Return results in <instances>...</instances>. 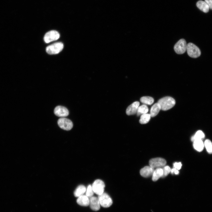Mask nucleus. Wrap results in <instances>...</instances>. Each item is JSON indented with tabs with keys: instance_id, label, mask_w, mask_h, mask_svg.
<instances>
[{
	"instance_id": "obj_19",
	"label": "nucleus",
	"mask_w": 212,
	"mask_h": 212,
	"mask_svg": "<svg viewBox=\"0 0 212 212\" xmlns=\"http://www.w3.org/2000/svg\"><path fill=\"white\" fill-rule=\"evenodd\" d=\"M193 142V147L196 150L201 152L203 150L204 145L202 140H196Z\"/></svg>"
},
{
	"instance_id": "obj_2",
	"label": "nucleus",
	"mask_w": 212,
	"mask_h": 212,
	"mask_svg": "<svg viewBox=\"0 0 212 212\" xmlns=\"http://www.w3.org/2000/svg\"><path fill=\"white\" fill-rule=\"evenodd\" d=\"M186 51L188 56L192 58H197L201 54V51L199 48L192 43H189L187 44Z\"/></svg>"
},
{
	"instance_id": "obj_26",
	"label": "nucleus",
	"mask_w": 212,
	"mask_h": 212,
	"mask_svg": "<svg viewBox=\"0 0 212 212\" xmlns=\"http://www.w3.org/2000/svg\"><path fill=\"white\" fill-rule=\"evenodd\" d=\"M163 170V174L162 177H164L167 176L171 171V169L168 166H166L162 168Z\"/></svg>"
},
{
	"instance_id": "obj_6",
	"label": "nucleus",
	"mask_w": 212,
	"mask_h": 212,
	"mask_svg": "<svg viewBox=\"0 0 212 212\" xmlns=\"http://www.w3.org/2000/svg\"><path fill=\"white\" fill-rule=\"evenodd\" d=\"M186 41L183 39L179 40L175 45L174 49L175 52L178 54H182L186 50Z\"/></svg>"
},
{
	"instance_id": "obj_27",
	"label": "nucleus",
	"mask_w": 212,
	"mask_h": 212,
	"mask_svg": "<svg viewBox=\"0 0 212 212\" xmlns=\"http://www.w3.org/2000/svg\"><path fill=\"white\" fill-rule=\"evenodd\" d=\"M174 168L178 170H180L181 167L182 165L181 162H175L173 164Z\"/></svg>"
},
{
	"instance_id": "obj_1",
	"label": "nucleus",
	"mask_w": 212,
	"mask_h": 212,
	"mask_svg": "<svg viewBox=\"0 0 212 212\" xmlns=\"http://www.w3.org/2000/svg\"><path fill=\"white\" fill-rule=\"evenodd\" d=\"M158 103L160 105L161 110L166 111L173 107L175 104V101L173 98L167 96L159 100Z\"/></svg>"
},
{
	"instance_id": "obj_29",
	"label": "nucleus",
	"mask_w": 212,
	"mask_h": 212,
	"mask_svg": "<svg viewBox=\"0 0 212 212\" xmlns=\"http://www.w3.org/2000/svg\"><path fill=\"white\" fill-rule=\"evenodd\" d=\"M170 172L171 174L174 173L176 175H178L179 173L178 170L174 168L171 169Z\"/></svg>"
},
{
	"instance_id": "obj_22",
	"label": "nucleus",
	"mask_w": 212,
	"mask_h": 212,
	"mask_svg": "<svg viewBox=\"0 0 212 212\" xmlns=\"http://www.w3.org/2000/svg\"><path fill=\"white\" fill-rule=\"evenodd\" d=\"M204 137L205 135L203 132L201 130H198L196 132L194 135L191 137V140L193 142L196 140H202Z\"/></svg>"
},
{
	"instance_id": "obj_17",
	"label": "nucleus",
	"mask_w": 212,
	"mask_h": 212,
	"mask_svg": "<svg viewBox=\"0 0 212 212\" xmlns=\"http://www.w3.org/2000/svg\"><path fill=\"white\" fill-rule=\"evenodd\" d=\"M85 187L82 185L79 186L74 191V194L75 196L79 197L83 195L86 191Z\"/></svg>"
},
{
	"instance_id": "obj_21",
	"label": "nucleus",
	"mask_w": 212,
	"mask_h": 212,
	"mask_svg": "<svg viewBox=\"0 0 212 212\" xmlns=\"http://www.w3.org/2000/svg\"><path fill=\"white\" fill-rule=\"evenodd\" d=\"M140 101L143 104L151 105L153 103L154 100L153 98L150 97L144 96L140 98Z\"/></svg>"
},
{
	"instance_id": "obj_5",
	"label": "nucleus",
	"mask_w": 212,
	"mask_h": 212,
	"mask_svg": "<svg viewBox=\"0 0 212 212\" xmlns=\"http://www.w3.org/2000/svg\"><path fill=\"white\" fill-rule=\"evenodd\" d=\"M98 198L100 205L103 207L107 208L110 207L112 203V201L110 196L107 193H103L99 195Z\"/></svg>"
},
{
	"instance_id": "obj_3",
	"label": "nucleus",
	"mask_w": 212,
	"mask_h": 212,
	"mask_svg": "<svg viewBox=\"0 0 212 212\" xmlns=\"http://www.w3.org/2000/svg\"><path fill=\"white\" fill-rule=\"evenodd\" d=\"M63 47V44L61 42H56L47 47L46 51L49 54H57L62 50Z\"/></svg>"
},
{
	"instance_id": "obj_11",
	"label": "nucleus",
	"mask_w": 212,
	"mask_h": 212,
	"mask_svg": "<svg viewBox=\"0 0 212 212\" xmlns=\"http://www.w3.org/2000/svg\"><path fill=\"white\" fill-rule=\"evenodd\" d=\"M139 105L140 102L138 101L133 102L127 108L126 111V114L130 115L136 113Z\"/></svg>"
},
{
	"instance_id": "obj_18",
	"label": "nucleus",
	"mask_w": 212,
	"mask_h": 212,
	"mask_svg": "<svg viewBox=\"0 0 212 212\" xmlns=\"http://www.w3.org/2000/svg\"><path fill=\"white\" fill-rule=\"evenodd\" d=\"M160 110V107L158 103L155 104L151 107L150 110L151 117H153L156 116L159 113Z\"/></svg>"
},
{
	"instance_id": "obj_13",
	"label": "nucleus",
	"mask_w": 212,
	"mask_h": 212,
	"mask_svg": "<svg viewBox=\"0 0 212 212\" xmlns=\"http://www.w3.org/2000/svg\"><path fill=\"white\" fill-rule=\"evenodd\" d=\"M154 170V168L150 166H145L140 170V173L143 177L147 178L152 175Z\"/></svg>"
},
{
	"instance_id": "obj_25",
	"label": "nucleus",
	"mask_w": 212,
	"mask_h": 212,
	"mask_svg": "<svg viewBox=\"0 0 212 212\" xmlns=\"http://www.w3.org/2000/svg\"><path fill=\"white\" fill-rule=\"evenodd\" d=\"M94 193L92 186L90 185H89L86 190V196L88 197H91L92 196Z\"/></svg>"
},
{
	"instance_id": "obj_10",
	"label": "nucleus",
	"mask_w": 212,
	"mask_h": 212,
	"mask_svg": "<svg viewBox=\"0 0 212 212\" xmlns=\"http://www.w3.org/2000/svg\"><path fill=\"white\" fill-rule=\"evenodd\" d=\"M54 112L56 116L62 117H66L69 114L68 110L65 107L61 106H58L56 107Z\"/></svg>"
},
{
	"instance_id": "obj_12",
	"label": "nucleus",
	"mask_w": 212,
	"mask_h": 212,
	"mask_svg": "<svg viewBox=\"0 0 212 212\" xmlns=\"http://www.w3.org/2000/svg\"><path fill=\"white\" fill-rule=\"evenodd\" d=\"M89 205L91 209L94 211H97L100 208V204L98 198L92 196L90 197Z\"/></svg>"
},
{
	"instance_id": "obj_8",
	"label": "nucleus",
	"mask_w": 212,
	"mask_h": 212,
	"mask_svg": "<svg viewBox=\"0 0 212 212\" xmlns=\"http://www.w3.org/2000/svg\"><path fill=\"white\" fill-rule=\"evenodd\" d=\"M166 163V160L161 158H153L149 161L150 166L153 168H160L164 166Z\"/></svg>"
},
{
	"instance_id": "obj_23",
	"label": "nucleus",
	"mask_w": 212,
	"mask_h": 212,
	"mask_svg": "<svg viewBox=\"0 0 212 212\" xmlns=\"http://www.w3.org/2000/svg\"><path fill=\"white\" fill-rule=\"evenodd\" d=\"M151 116L150 114H145L141 115L139 122L141 124H145L149 121Z\"/></svg>"
},
{
	"instance_id": "obj_16",
	"label": "nucleus",
	"mask_w": 212,
	"mask_h": 212,
	"mask_svg": "<svg viewBox=\"0 0 212 212\" xmlns=\"http://www.w3.org/2000/svg\"><path fill=\"white\" fill-rule=\"evenodd\" d=\"M196 6L198 8L205 13H207L209 11L208 6L205 1H198L196 3Z\"/></svg>"
},
{
	"instance_id": "obj_15",
	"label": "nucleus",
	"mask_w": 212,
	"mask_h": 212,
	"mask_svg": "<svg viewBox=\"0 0 212 212\" xmlns=\"http://www.w3.org/2000/svg\"><path fill=\"white\" fill-rule=\"evenodd\" d=\"M163 174V170L162 168H156L154 170L152 175V180L154 181H157L160 177H162Z\"/></svg>"
},
{
	"instance_id": "obj_28",
	"label": "nucleus",
	"mask_w": 212,
	"mask_h": 212,
	"mask_svg": "<svg viewBox=\"0 0 212 212\" xmlns=\"http://www.w3.org/2000/svg\"><path fill=\"white\" fill-rule=\"evenodd\" d=\"M205 1L207 4L209 9H212V0H205Z\"/></svg>"
},
{
	"instance_id": "obj_7",
	"label": "nucleus",
	"mask_w": 212,
	"mask_h": 212,
	"mask_svg": "<svg viewBox=\"0 0 212 212\" xmlns=\"http://www.w3.org/2000/svg\"><path fill=\"white\" fill-rule=\"evenodd\" d=\"M58 126L62 129L69 130L72 128L73 124L69 119L64 117L60 118L58 120Z\"/></svg>"
},
{
	"instance_id": "obj_24",
	"label": "nucleus",
	"mask_w": 212,
	"mask_h": 212,
	"mask_svg": "<svg viewBox=\"0 0 212 212\" xmlns=\"http://www.w3.org/2000/svg\"><path fill=\"white\" fill-rule=\"evenodd\" d=\"M204 145L207 152L209 153H212V143L211 141L208 139L206 140Z\"/></svg>"
},
{
	"instance_id": "obj_14",
	"label": "nucleus",
	"mask_w": 212,
	"mask_h": 212,
	"mask_svg": "<svg viewBox=\"0 0 212 212\" xmlns=\"http://www.w3.org/2000/svg\"><path fill=\"white\" fill-rule=\"evenodd\" d=\"M78 197L77 202L78 204L84 206H86L89 205V199L87 196L82 195Z\"/></svg>"
},
{
	"instance_id": "obj_20",
	"label": "nucleus",
	"mask_w": 212,
	"mask_h": 212,
	"mask_svg": "<svg viewBox=\"0 0 212 212\" xmlns=\"http://www.w3.org/2000/svg\"><path fill=\"white\" fill-rule=\"evenodd\" d=\"M148 108L145 105H143L140 106H139L137 112V115L139 116L140 115H142L146 114L148 112Z\"/></svg>"
},
{
	"instance_id": "obj_4",
	"label": "nucleus",
	"mask_w": 212,
	"mask_h": 212,
	"mask_svg": "<svg viewBox=\"0 0 212 212\" xmlns=\"http://www.w3.org/2000/svg\"><path fill=\"white\" fill-rule=\"evenodd\" d=\"M92 187L94 193L100 195L104 193L105 184L102 180L97 179L93 183Z\"/></svg>"
},
{
	"instance_id": "obj_9",
	"label": "nucleus",
	"mask_w": 212,
	"mask_h": 212,
	"mask_svg": "<svg viewBox=\"0 0 212 212\" xmlns=\"http://www.w3.org/2000/svg\"><path fill=\"white\" fill-rule=\"evenodd\" d=\"M59 37L60 34L58 32L55 30H51L45 34L44 39L46 43H49L58 39Z\"/></svg>"
}]
</instances>
